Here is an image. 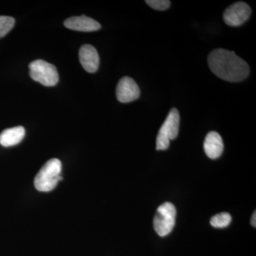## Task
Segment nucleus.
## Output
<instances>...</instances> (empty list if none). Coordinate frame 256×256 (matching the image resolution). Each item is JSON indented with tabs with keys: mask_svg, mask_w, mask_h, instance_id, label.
<instances>
[{
	"mask_svg": "<svg viewBox=\"0 0 256 256\" xmlns=\"http://www.w3.org/2000/svg\"><path fill=\"white\" fill-rule=\"evenodd\" d=\"M252 14L250 6L244 2H238L229 6L224 12V22L230 26H238L246 22Z\"/></svg>",
	"mask_w": 256,
	"mask_h": 256,
	"instance_id": "423d86ee",
	"label": "nucleus"
},
{
	"mask_svg": "<svg viewBox=\"0 0 256 256\" xmlns=\"http://www.w3.org/2000/svg\"><path fill=\"white\" fill-rule=\"evenodd\" d=\"M79 60L82 68L88 73H95L98 69L100 60L95 47L85 44L79 50Z\"/></svg>",
	"mask_w": 256,
	"mask_h": 256,
	"instance_id": "6e6552de",
	"label": "nucleus"
},
{
	"mask_svg": "<svg viewBox=\"0 0 256 256\" xmlns=\"http://www.w3.org/2000/svg\"><path fill=\"white\" fill-rule=\"evenodd\" d=\"M212 72L220 79L229 82H240L248 76L250 68L245 60L234 52L216 48L208 57Z\"/></svg>",
	"mask_w": 256,
	"mask_h": 256,
	"instance_id": "f257e3e1",
	"label": "nucleus"
},
{
	"mask_svg": "<svg viewBox=\"0 0 256 256\" xmlns=\"http://www.w3.org/2000/svg\"><path fill=\"white\" fill-rule=\"evenodd\" d=\"M176 210L171 202H165L158 207L153 225L156 234L164 237L171 233L175 225Z\"/></svg>",
	"mask_w": 256,
	"mask_h": 256,
	"instance_id": "39448f33",
	"label": "nucleus"
},
{
	"mask_svg": "<svg viewBox=\"0 0 256 256\" xmlns=\"http://www.w3.org/2000/svg\"><path fill=\"white\" fill-rule=\"evenodd\" d=\"M204 149L210 159L215 160L220 158L224 151L223 140L220 134L214 131L208 132L205 138Z\"/></svg>",
	"mask_w": 256,
	"mask_h": 256,
	"instance_id": "9d476101",
	"label": "nucleus"
},
{
	"mask_svg": "<svg viewBox=\"0 0 256 256\" xmlns=\"http://www.w3.org/2000/svg\"><path fill=\"white\" fill-rule=\"evenodd\" d=\"M62 162L54 158L48 160L35 176L34 186L38 191L48 192L54 190L58 182L62 181Z\"/></svg>",
	"mask_w": 256,
	"mask_h": 256,
	"instance_id": "f03ea898",
	"label": "nucleus"
},
{
	"mask_svg": "<svg viewBox=\"0 0 256 256\" xmlns=\"http://www.w3.org/2000/svg\"><path fill=\"white\" fill-rule=\"evenodd\" d=\"M140 90L136 82L130 77L124 76L119 80L116 87V97L120 102H130L137 100Z\"/></svg>",
	"mask_w": 256,
	"mask_h": 256,
	"instance_id": "0eeeda50",
	"label": "nucleus"
},
{
	"mask_svg": "<svg viewBox=\"0 0 256 256\" xmlns=\"http://www.w3.org/2000/svg\"><path fill=\"white\" fill-rule=\"evenodd\" d=\"M64 24L66 28L78 32H95L101 28L100 23L86 15L67 18Z\"/></svg>",
	"mask_w": 256,
	"mask_h": 256,
	"instance_id": "1a4fd4ad",
	"label": "nucleus"
},
{
	"mask_svg": "<svg viewBox=\"0 0 256 256\" xmlns=\"http://www.w3.org/2000/svg\"><path fill=\"white\" fill-rule=\"evenodd\" d=\"M14 24L15 20L12 16H0V38L9 33Z\"/></svg>",
	"mask_w": 256,
	"mask_h": 256,
	"instance_id": "ddd939ff",
	"label": "nucleus"
},
{
	"mask_svg": "<svg viewBox=\"0 0 256 256\" xmlns=\"http://www.w3.org/2000/svg\"><path fill=\"white\" fill-rule=\"evenodd\" d=\"M232 222V216L226 212L214 216L210 220V225L214 228H225Z\"/></svg>",
	"mask_w": 256,
	"mask_h": 256,
	"instance_id": "f8f14e48",
	"label": "nucleus"
},
{
	"mask_svg": "<svg viewBox=\"0 0 256 256\" xmlns=\"http://www.w3.org/2000/svg\"><path fill=\"white\" fill-rule=\"evenodd\" d=\"M146 2L152 9L158 11H164L169 9L171 5V2L169 0H146Z\"/></svg>",
	"mask_w": 256,
	"mask_h": 256,
	"instance_id": "4468645a",
	"label": "nucleus"
},
{
	"mask_svg": "<svg viewBox=\"0 0 256 256\" xmlns=\"http://www.w3.org/2000/svg\"><path fill=\"white\" fill-rule=\"evenodd\" d=\"M28 68L32 78L44 86H54L58 82V72L53 64L42 60H37L32 62Z\"/></svg>",
	"mask_w": 256,
	"mask_h": 256,
	"instance_id": "20e7f679",
	"label": "nucleus"
},
{
	"mask_svg": "<svg viewBox=\"0 0 256 256\" xmlns=\"http://www.w3.org/2000/svg\"><path fill=\"white\" fill-rule=\"evenodd\" d=\"M25 136L22 126L8 128L0 134V144L3 146H14L18 144Z\"/></svg>",
	"mask_w": 256,
	"mask_h": 256,
	"instance_id": "9b49d317",
	"label": "nucleus"
},
{
	"mask_svg": "<svg viewBox=\"0 0 256 256\" xmlns=\"http://www.w3.org/2000/svg\"><path fill=\"white\" fill-rule=\"evenodd\" d=\"M180 122V116L178 109L175 108L171 109L158 132L156 141V150H165L168 149L170 140L178 137Z\"/></svg>",
	"mask_w": 256,
	"mask_h": 256,
	"instance_id": "7ed1b4c3",
	"label": "nucleus"
},
{
	"mask_svg": "<svg viewBox=\"0 0 256 256\" xmlns=\"http://www.w3.org/2000/svg\"><path fill=\"white\" fill-rule=\"evenodd\" d=\"M250 223H252V227L256 228V210L254 212V213L252 214V220H250Z\"/></svg>",
	"mask_w": 256,
	"mask_h": 256,
	"instance_id": "2eb2a0df",
	"label": "nucleus"
}]
</instances>
